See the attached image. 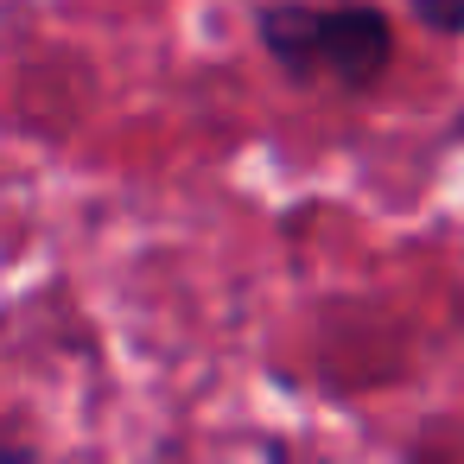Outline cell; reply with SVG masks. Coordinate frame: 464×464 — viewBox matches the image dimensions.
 Here are the masks:
<instances>
[{
    "label": "cell",
    "instance_id": "cell-1",
    "mask_svg": "<svg viewBox=\"0 0 464 464\" xmlns=\"http://www.w3.org/2000/svg\"><path fill=\"white\" fill-rule=\"evenodd\" d=\"M255 26L267 58L299 83L369 90L394 64V20L375 0H274Z\"/></svg>",
    "mask_w": 464,
    "mask_h": 464
},
{
    "label": "cell",
    "instance_id": "cell-2",
    "mask_svg": "<svg viewBox=\"0 0 464 464\" xmlns=\"http://www.w3.org/2000/svg\"><path fill=\"white\" fill-rule=\"evenodd\" d=\"M407 7L439 33H464V0H407Z\"/></svg>",
    "mask_w": 464,
    "mask_h": 464
}]
</instances>
